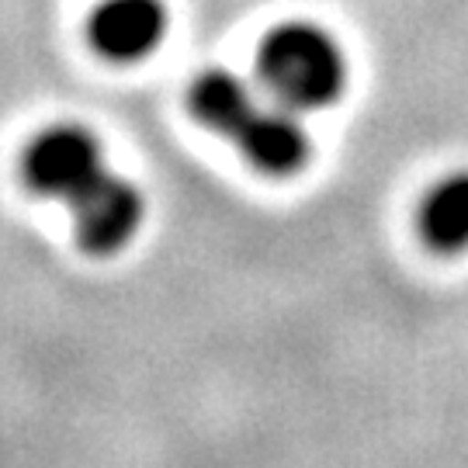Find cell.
<instances>
[{"instance_id": "4", "label": "cell", "mask_w": 468, "mask_h": 468, "mask_svg": "<svg viewBox=\"0 0 468 468\" xmlns=\"http://www.w3.org/2000/svg\"><path fill=\"white\" fill-rule=\"evenodd\" d=\"M302 112L284 108V104H264L247 118V125L233 135V143L239 146L243 160L253 170L268 174V177H292L309 164V133L302 125Z\"/></svg>"}, {"instance_id": "6", "label": "cell", "mask_w": 468, "mask_h": 468, "mask_svg": "<svg viewBox=\"0 0 468 468\" xmlns=\"http://www.w3.org/2000/svg\"><path fill=\"white\" fill-rule=\"evenodd\" d=\"M187 104H191V115L198 118L205 129L233 139L247 125V118L261 108V94L236 69L212 67L201 69L198 77H195Z\"/></svg>"}, {"instance_id": "2", "label": "cell", "mask_w": 468, "mask_h": 468, "mask_svg": "<svg viewBox=\"0 0 468 468\" xmlns=\"http://www.w3.org/2000/svg\"><path fill=\"white\" fill-rule=\"evenodd\" d=\"M101 139L84 125L59 122L35 135L21 156L25 185L42 198L73 201L84 187H90L104 174Z\"/></svg>"}, {"instance_id": "1", "label": "cell", "mask_w": 468, "mask_h": 468, "mask_svg": "<svg viewBox=\"0 0 468 468\" xmlns=\"http://www.w3.org/2000/svg\"><path fill=\"white\" fill-rule=\"evenodd\" d=\"M257 80L271 98L295 108H330L347 87V56L326 28L313 21H284L257 49Z\"/></svg>"}, {"instance_id": "3", "label": "cell", "mask_w": 468, "mask_h": 468, "mask_svg": "<svg viewBox=\"0 0 468 468\" xmlns=\"http://www.w3.org/2000/svg\"><path fill=\"white\" fill-rule=\"evenodd\" d=\"M69 212L80 250L90 257H112L139 233L146 218V198L129 177L104 170L94 185L69 201Z\"/></svg>"}, {"instance_id": "5", "label": "cell", "mask_w": 468, "mask_h": 468, "mask_svg": "<svg viewBox=\"0 0 468 468\" xmlns=\"http://www.w3.org/2000/svg\"><path fill=\"white\" fill-rule=\"evenodd\" d=\"M90 46L112 63L146 59L167 35L164 0H101L87 25Z\"/></svg>"}, {"instance_id": "7", "label": "cell", "mask_w": 468, "mask_h": 468, "mask_svg": "<svg viewBox=\"0 0 468 468\" xmlns=\"http://www.w3.org/2000/svg\"><path fill=\"white\" fill-rule=\"evenodd\" d=\"M420 236L437 253L468 250V170L441 177L420 201Z\"/></svg>"}]
</instances>
